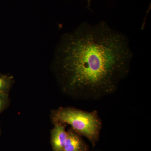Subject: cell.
<instances>
[{"label":"cell","mask_w":151,"mask_h":151,"mask_svg":"<svg viewBox=\"0 0 151 151\" xmlns=\"http://www.w3.org/2000/svg\"><path fill=\"white\" fill-rule=\"evenodd\" d=\"M88 1V4H87V7L88 8V9H89L90 10L92 11L91 8H90V3H91V0H87Z\"/></svg>","instance_id":"obj_7"},{"label":"cell","mask_w":151,"mask_h":151,"mask_svg":"<svg viewBox=\"0 0 151 151\" xmlns=\"http://www.w3.org/2000/svg\"><path fill=\"white\" fill-rule=\"evenodd\" d=\"M53 124L69 125L93 145L97 143L103 128V123L96 110L88 112L73 107H60L51 111Z\"/></svg>","instance_id":"obj_2"},{"label":"cell","mask_w":151,"mask_h":151,"mask_svg":"<svg viewBox=\"0 0 151 151\" xmlns=\"http://www.w3.org/2000/svg\"><path fill=\"white\" fill-rule=\"evenodd\" d=\"M51 131V144L53 151H62L67 136L66 125L54 124Z\"/></svg>","instance_id":"obj_4"},{"label":"cell","mask_w":151,"mask_h":151,"mask_svg":"<svg viewBox=\"0 0 151 151\" xmlns=\"http://www.w3.org/2000/svg\"><path fill=\"white\" fill-rule=\"evenodd\" d=\"M67 136L62 151H88L81 136L70 127L67 131Z\"/></svg>","instance_id":"obj_3"},{"label":"cell","mask_w":151,"mask_h":151,"mask_svg":"<svg viewBox=\"0 0 151 151\" xmlns=\"http://www.w3.org/2000/svg\"><path fill=\"white\" fill-rule=\"evenodd\" d=\"M132 58L127 37L101 21L84 23L63 35L52 65L63 92L98 100L116 92L129 74Z\"/></svg>","instance_id":"obj_1"},{"label":"cell","mask_w":151,"mask_h":151,"mask_svg":"<svg viewBox=\"0 0 151 151\" xmlns=\"http://www.w3.org/2000/svg\"><path fill=\"white\" fill-rule=\"evenodd\" d=\"M9 103V94L0 93V114L8 107Z\"/></svg>","instance_id":"obj_6"},{"label":"cell","mask_w":151,"mask_h":151,"mask_svg":"<svg viewBox=\"0 0 151 151\" xmlns=\"http://www.w3.org/2000/svg\"><path fill=\"white\" fill-rule=\"evenodd\" d=\"M13 82L12 76L0 74V93L9 94Z\"/></svg>","instance_id":"obj_5"},{"label":"cell","mask_w":151,"mask_h":151,"mask_svg":"<svg viewBox=\"0 0 151 151\" xmlns=\"http://www.w3.org/2000/svg\"><path fill=\"white\" fill-rule=\"evenodd\" d=\"M0 132H1V130H0Z\"/></svg>","instance_id":"obj_8"}]
</instances>
